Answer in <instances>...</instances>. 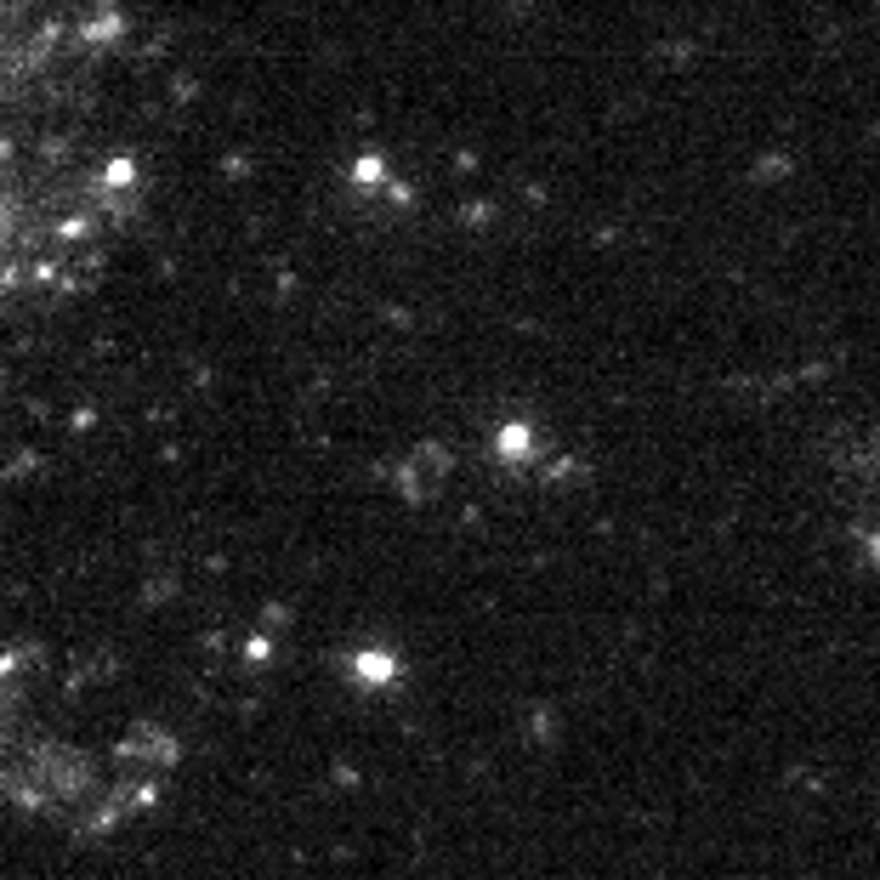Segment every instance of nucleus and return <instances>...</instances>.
I'll use <instances>...</instances> for the list:
<instances>
[]
</instances>
